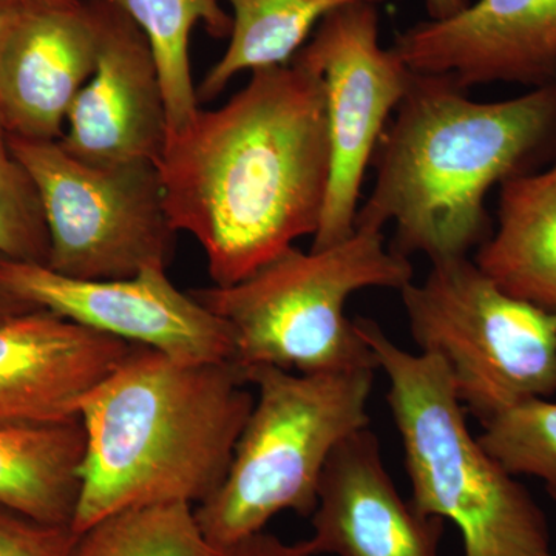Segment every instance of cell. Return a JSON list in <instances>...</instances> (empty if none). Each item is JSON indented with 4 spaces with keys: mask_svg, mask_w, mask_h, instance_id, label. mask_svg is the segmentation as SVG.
<instances>
[{
    "mask_svg": "<svg viewBox=\"0 0 556 556\" xmlns=\"http://www.w3.org/2000/svg\"><path fill=\"white\" fill-rule=\"evenodd\" d=\"M172 228L230 287L317 232L331 153L321 80L299 61L255 70L239 93L167 131L159 163Z\"/></svg>",
    "mask_w": 556,
    "mask_h": 556,
    "instance_id": "cell-1",
    "label": "cell"
},
{
    "mask_svg": "<svg viewBox=\"0 0 556 556\" xmlns=\"http://www.w3.org/2000/svg\"><path fill=\"white\" fill-rule=\"evenodd\" d=\"M467 91L415 72L376 149L356 228L393 223L390 249L402 257H468L490 237V190L556 156V83L496 102Z\"/></svg>",
    "mask_w": 556,
    "mask_h": 556,
    "instance_id": "cell-2",
    "label": "cell"
},
{
    "mask_svg": "<svg viewBox=\"0 0 556 556\" xmlns=\"http://www.w3.org/2000/svg\"><path fill=\"white\" fill-rule=\"evenodd\" d=\"M236 362L179 364L134 345L80 399L86 434L72 529L127 508L186 503L217 492L255 397Z\"/></svg>",
    "mask_w": 556,
    "mask_h": 556,
    "instance_id": "cell-3",
    "label": "cell"
},
{
    "mask_svg": "<svg viewBox=\"0 0 556 556\" xmlns=\"http://www.w3.org/2000/svg\"><path fill=\"white\" fill-rule=\"evenodd\" d=\"M354 321L390 382L413 506L455 522L466 556H554L546 515L468 430L444 362L402 350L372 318Z\"/></svg>",
    "mask_w": 556,
    "mask_h": 556,
    "instance_id": "cell-4",
    "label": "cell"
},
{
    "mask_svg": "<svg viewBox=\"0 0 556 556\" xmlns=\"http://www.w3.org/2000/svg\"><path fill=\"white\" fill-rule=\"evenodd\" d=\"M412 281V262L386 247L382 230L356 228L334 247L289 248L239 283L189 292L228 325L239 367L313 375L378 369L346 317L348 300L362 289L401 291Z\"/></svg>",
    "mask_w": 556,
    "mask_h": 556,
    "instance_id": "cell-5",
    "label": "cell"
},
{
    "mask_svg": "<svg viewBox=\"0 0 556 556\" xmlns=\"http://www.w3.org/2000/svg\"><path fill=\"white\" fill-rule=\"evenodd\" d=\"M243 371L257 388L254 407L225 481L195 507L214 546L262 532L281 511L313 515L329 456L369 427L376 369L305 375L258 365Z\"/></svg>",
    "mask_w": 556,
    "mask_h": 556,
    "instance_id": "cell-6",
    "label": "cell"
},
{
    "mask_svg": "<svg viewBox=\"0 0 556 556\" xmlns=\"http://www.w3.org/2000/svg\"><path fill=\"white\" fill-rule=\"evenodd\" d=\"M420 353L447 367L466 413L486 422L518 402L556 393V314L507 294L468 257L431 263L401 289Z\"/></svg>",
    "mask_w": 556,
    "mask_h": 556,
    "instance_id": "cell-7",
    "label": "cell"
},
{
    "mask_svg": "<svg viewBox=\"0 0 556 556\" xmlns=\"http://www.w3.org/2000/svg\"><path fill=\"white\" fill-rule=\"evenodd\" d=\"M38 189L50 237L47 265L80 280H116L166 269L177 230L164 208L156 164L93 166L60 141L10 135Z\"/></svg>",
    "mask_w": 556,
    "mask_h": 556,
    "instance_id": "cell-8",
    "label": "cell"
},
{
    "mask_svg": "<svg viewBox=\"0 0 556 556\" xmlns=\"http://www.w3.org/2000/svg\"><path fill=\"white\" fill-rule=\"evenodd\" d=\"M379 25V7H345L325 17L294 56L321 80L331 153L313 251L353 236L365 174L415 75L396 51L380 46Z\"/></svg>",
    "mask_w": 556,
    "mask_h": 556,
    "instance_id": "cell-9",
    "label": "cell"
},
{
    "mask_svg": "<svg viewBox=\"0 0 556 556\" xmlns=\"http://www.w3.org/2000/svg\"><path fill=\"white\" fill-rule=\"evenodd\" d=\"M0 289L33 308L129 342L179 364L233 362L228 325L179 291L166 269L149 268L116 280H80L40 263L0 258Z\"/></svg>",
    "mask_w": 556,
    "mask_h": 556,
    "instance_id": "cell-10",
    "label": "cell"
},
{
    "mask_svg": "<svg viewBox=\"0 0 556 556\" xmlns=\"http://www.w3.org/2000/svg\"><path fill=\"white\" fill-rule=\"evenodd\" d=\"M84 3L97 36V62L70 108L61 146L93 166L156 164L169 127L148 36L115 0Z\"/></svg>",
    "mask_w": 556,
    "mask_h": 556,
    "instance_id": "cell-11",
    "label": "cell"
},
{
    "mask_svg": "<svg viewBox=\"0 0 556 556\" xmlns=\"http://www.w3.org/2000/svg\"><path fill=\"white\" fill-rule=\"evenodd\" d=\"M391 49L413 72L464 90L493 83H556V0H477L455 16L420 21Z\"/></svg>",
    "mask_w": 556,
    "mask_h": 556,
    "instance_id": "cell-12",
    "label": "cell"
},
{
    "mask_svg": "<svg viewBox=\"0 0 556 556\" xmlns=\"http://www.w3.org/2000/svg\"><path fill=\"white\" fill-rule=\"evenodd\" d=\"M444 522L401 496L367 427L329 456L303 544L314 556H439Z\"/></svg>",
    "mask_w": 556,
    "mask_h": 556,
    "instance_id": "cell-13",
    "label": "cell"
},
{
    "mask_svg": "<svg viewBox=\"0 0 556 556\" xmlns=\"http://www.w3.org/2000/svg\"><path fill=\"white\" fill-rule=\"evenodd\" d=\"M131 348L47 309L0 321V426L79 419L80 399Z\"/></svg>",
    "mask_w": 556,
    "mask_h": 556,
    "instance_id": "cell-14",
    "label": "cell"
},
{
    "mask_svg": "<svg viewBox=\"0 0 556 556\" xmlns=\"http://www.w3.org/2000/svg\"><path fill=\"white\" fill-rule=\"evenodd\" d=\"M94 62L97 36L84 0L21 3L0 46V116L10 135L60 141Z\"/></svg>",
    "mask_w": 556,
    "mask_h": 556,
    "instance_id": "cell-15",
    "label": "cell"
},
{
    "mask_svg": "<svg viewBox=\"0 0 556 556\" xmlns=\"http://www.w3.org/2000/svg\"><path fill=\"white\" fill-rule=\"evenodd\" d=\"M475 263L507 294L556 314V156L501 185L497 228Z\"/></svg>",
    "mask_w": 556,
    "mask_h": 556,
    "instance_id": "cell-16",
    "label": "cell"
},
{
    "mask_svg": "<svg viewBox=\"0 0 556 556\" xmlns=\"http://www.w3.org/2000/svg\"><path fill=\"white\" fill-rule=\"evenodd\" d=\"M84 452L79 419L0 426V507L46 525L72 527Z\"/></svg>",
    "mask_w": 556,
    "mask_h": 556,
    "instance_id": "cell-17",
    "label": "cell"
},
{
    "mask_svg": "<svg viewBox=\"0 0 556 556\" xmlns=\"http://www.w3.org/2000/svg\"><path fill=\"white\" fill-rule=\"evenodd\" d=\"M232 31L225 54L197 87L199 102L215 100L241 72L277 67L294 60L318 24L345 7H379L387 0H225Z\"/></svg>",
    "mask_w": 556,
    "mask_h": 556,
    "instance_id": "cell-18",
    "label": "cell"
},
{
    "mask_svg": "<svg viewBox=\"0 0 556 556\" xmlns=\"http://www.w3.org/2000/svg\"><path fill=\"white\" fill-rule=\"evenodd\" d=\"M148 36L167 110V131L185 129L199 112L190 72L189 40L195 25L215 39L229 38L232 17L219 0H115Z\"/></svg>",
    "mask_w": 556,
    "mask_h": 556,
    "instance_id": "cell-19",
    "label": "cell"
},
{
    "mask_svg": "<svg viewBox=\"0 0 556 556\" xmlns=\"http://www.w3.org/2000/svg\"><path fill=\"white\" fill-rule=\"evenodd\" d=\"M186 503L116 511L79 533L72 556H215Z\"/></svg>",
    "mask_w": 556,
    "mask_h": 556,
    "instance_id": "cell-20",
    "label": "cell"
},
{
    "mask_svg": "<svg viewBox=\"0 0 556 556\" xmlns=\"http://www.w3.org/2000/svg\"><path fill=\"white\" fill-rule=\"evenodd\" d=\"M479 444L511 477H533L556 501V402L532 397L482 424Z\"/></svg>",
    "mask_w": 556,
    "mask_h": 556,
    "instance_id": "cell-21",
    "label": "cell"
},
{
    "mask_svg": "<svg viewBox=\"0 0 556 556\" xmlns=\"http://www.w3.org/2000/svg\"><path fill=\"white\" fill-rule=\"evenodd\" d=\"M49 229L38 189L10 146L0 116V258L47 265Z\"/></svg>",
    "mask_w": 556,
    "mask_h": 556,
    "instance_id": "cell-22",
    "label": "cell"
},
{
    "mask_svg": "<svg viewBox=\"0 0 556 556\" xmlns=\"http://www.w3.org/2000/svg\"><path fill=\"white\" fill-rule=\"evenodd\" d=\"M78 533L0 507V556H72Z\"/></svg>",
    "mask_w": 556,
    "mask_h": 556,
    "instance_id": "cell-23",
    "label": "cell"
},
{
    "mask_svg": "<svg viewBox=\"0 0 556 556\" xmlns=\"http://www.w3.org/2000/svg\"><path fill=\"white\" fill-rule=\"evenodd\" d=\"M215 556H314L305 547L303 541L300 543L288 544L276 535L262 532L254 533L247 538L228 544V546H217Z\"/></svg>",
    "mask_w": 556,
    "mask_h": 556,
    "instance_id": "cell-24",
    "label": "cell"
},
{
    "mask_svg": "<svg viewBox=\"0 0 556 556\" xmlns=\"http://www.w3.org/2000/svg\"><path fill=\"white\" fill-rule=\"evenodd\" d=\"M428 16L433 21L447 20L467 9L470 0H424Z\"/></svg>",
    "mask_w": 556,
    "mask_h": 556,
    "instance_id": "cell-25",
    "label": "cell"
},
{
    "mask_svg": "<svg viewBox=\"0 0 556 556\" xmlns=\"http://www.w3.org/2000/svg\"><path fill=\"white\" fill-rule=\"evenodd\" d=\"M35 309L33 306L27 305L21 300L14 299L13 295L7 294L5 291L0 289V321L7 320L14 316H20L22 313Z\"/></svg>",
    "mask_w": 556,
    "mask_h": 556,
    "instance_id": "cell-26",
    "label": "cell"
},
{
    "mask_svg": "<svg viewBox=\"0 0 556 556\" xmlns=\"http://www.w3.org/2000/svg\"><path fill=\"white\" fill-rule=\"evenodd\" d=\"M21 3L13 0H0V46L9 31L11 22L16 17Z\"/></svg>",
    "mask_w": 556,
    "mask_h": 556,
    "instance_id": "cell-27",
    "label": "cell"
},
{
    "mask_svg": "<svg viewBox=\"0 0 556 556\" xmlns=\"http://www.w3.org/2000/svg\"><path fill=\"white\" fill-rule=\"evenodd\" d=\"M13 2H20V3H49V5H68V3H75L76 0H13Z\"/></svg>",
    "mask_w": 556,
    "mask_h": 556,
    "instance_id": "cell-28",
    "label": "cell"
},
{
    "mask_svg": "<svg viewBox=\"0 0 556 556\" xmlns=\"http://www.w3.org/2000/svg\"><path fill=\"white\" fill-rule=\"evenodd\" d=\"M555 556V555H554Z\"/></svg>",
    "mask_w": 556,
    "mask_h": 556,
    "instance_id": "cell-29",
    "label": "cell"
}]
</instances>
